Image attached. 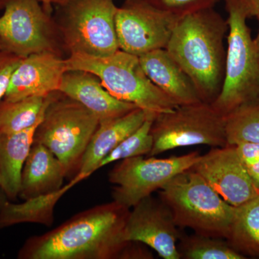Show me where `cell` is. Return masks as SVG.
I'll list each match as a JSON object with an SVG mask.
<instances>
[{"label": "cell", "instance_id": "1", "mask_svg": "<svg viewBox=\"0 0 259 259\" xmlns=\"http://www.w3.org/2000/svg\"><path fill=\"white\" fill-rule=\"evenodd\" d=\"M131 209L112 201L75 214L57 228L30 237L19 259H125Z\"/></svg>", "mask_w": 259, "mask_h": 259}, {"label": "cell", "instance_id": "2", "mask_svg": "<svg viewBox=\"0 0 259 259\" xmlns=\"http://www.w3.org/2000/svg\"><path fill=\"white\" fill-rule=\"evenodd\" d=\"M228 32L227 20L207 8L179 19L166 47L206 103L212 104L222 89Z\"/></svg>", "mask_w": 259, "mask_h": 259}, {"label": "cell", "instance_id": "3", "mask_svg": "<svg viewBox=\"0 0 259 259\" xmlns=\"http://www.w3.org/2000/svg\"><path fill=\"white\" fill-rule=\"evenodd\" d=\"M228 13L226 67L221 93L211 105L226 117L241 107L259 104V44L251 35L247 0H224Z\"/></svg>", "mask_w": 259, "mask_h": 259}, {"label": "cell", "instance_id": "4", "mask_svg": "<svg viewBox=\"0 0 259 259\" xmlns=\"http://www.w3.org/2000/svg\"><path fill=\"white\" fill-rule=\"evenodd\" d=\"M158 196L178 228H190L201 236L228 238L236 207L226 202L192 168L174 177L158 190Z\"/></svg>", "mask_w": 259, "mask_h": 259}, {"label": "cell", "instance_id": "5", "mask_svg": "<svg viewBox=\"0 0 259 259\" xmlns=\"http://www.w3.org/2000/svg\"><path fill=\"white\" fill-rule=\"evenodd\" d=\"M66 61L68 71L96 75L112 96L148 113H166L179 106L148 77L139 56L118 50L106 57L72 54Z\"/></svg>", "mask_w": 259, "mask_h": 259}, {"label": "cell", "instance_id": "6", "mask_svg": "<svg viewBox=\"0 0 259 259\" xmlns=\"http://www.w3.org/2000/svg\"><path fill=\"white\" fill-rule=\"evenodd\" d=\"M56 8L54 21L69 56L106 57L120 50L114 0H70Z\"/></svg>", "mask_w": 259, "mask_h": 259}, {"label": "cell", "instance_id": "7", "mask_svg": "<svg viewBox=\"0 0 259 259\" xmlns=\"http://www.w3.org/2000/svg\"><path fill=\"white\" fill-rule=\"evenodd\" d=\"M99 125L100 120L95 114L79 102L56 92L49 95L33 143L49 148L64 165L67 177L74 173L76 175Z\"/></svg>", "mask_w": 259, "mask_h": 259}, {"label": "cell", "instance_id": "8", "mask_svg": "<svg viewBox=\"0 0 259 259\" xmlns=\"http://www.w3.org/2000/svg\"><path fill=\"white\" fill-rule=\"evenodd\" d=\"M151 132L153 145L148 156L197 145L214 148L228 145L226 117L204 102L180 105L173 111L158 114Z\"/></svg>", "mask_w": 259, "mask_h": 259}, {"label": "cell", "instance_id": "9", "mask_svg": "<svg viewBox=\"0 0 259 259\" xmlns=\"http://www.w3.org/2000/svg\"><path fill=\"white\" fill-rule=\"evenodd\" d=\"M3 51L21 58L40 53L62 56L63 49L54 19L39 0H8L0 17Z\"/></svg>", "mask_w": 259, "mask_h": 259}, {"label": "cell", "instance_id": "10", "mask_svg": "<svg viewBox=\"0 0 259 259\" xmlns=\"http://www.w3.org/2000/svg\"><path fill=\"white\" fill-rule=\"evenodd\" d=\"M198 151L166 158L136 156L119 161L108 175L114 202L131 209L199 161Z\"/></svg>", "mask_w": 259, "mask_h": 259}, {"label": "cell", "instance_id": "11", "mask_svg": "<svg viewBox=\"0 0 259 259\" xmlns=\"http://www.w3.org/2000/svg\"><path fill=\"white\" fill-rule=\"evenodd\" d=\"M148 0H125L115 17L120 50L136 56L166 49L179 19Z\"/></svg>", "mask_w": 259, "mask_h": 259}, {"label": "cell", "instance_id": "12", "mask_svg": "<svg viewBox=\"0 0 259 259\" xmlns=\"http://www.w3.org/2000/svg\"><path fill=\"white\" fill-rule=\"evenodd\" d=\"M178 227L170 209L160 198L145 197L130 210L125 228L127 241L147 245L164 259H180Z\"/></svg>", "mask_w": 259, "mask_h": 259}, {"label": "cell", "instance_id": "13", "mask_svg": "<svg viewBox=\"0 0 259 259\" xmlns=\"http://www.w3.org/2000/svg\"><path fill=\"white\" fill-rule=\"evenodd\" d=\"M191 168L233 207H239L259 195L235 146L212 148Z\"/></svg>", "mask_w": 259, "mask_h": 259}, {"label": "cell", "instance_id": "14", "mask_svg": "<svg viewBox=\"0 0 259 259\" xmlns=\"http://www.w3.org/2000/svg\"><path fill=\"white\" fill-rule=\"evenodd\" d=\"M67 71L66 59L53 53L23 58L12 74L4 99L15 101L30 97H47L59 92Z\"/></svg>", "mask_w": 259, "mask_h": 259}, {"label": "cell", "instance_id": "15", "mask_svg": "<svg viewBox=\"0 0 259 259\" xmlns=\"http://www.w3.org/2000/svg\"><path fill=\"white\" fill-rule=\"evenodd\" d=\"M59 92L79 102L98 117L100 122L117 118L138 108L112 96L96 75L83 71L65 73Z\"/></svg>", "mask_w": 259, "mask_h": 259}, {"label": "cell", "instance_id": "16", "mask_svg": "<svg viewBox=\"0 0 259 259\" xmlns=\"http://www.w3.org/2000/svg\"><path fill=\"white\" fill-rule=\"evenodd\" d=\"M156 115L136 108L117 118L100 122L83 154L79 171L74 178L81 182L91 176L114 148L139 129L146 119Z\"/></svg>", "mask_w": 259, "mask_h": 259}, {"label": "cell", "instance_id": "17", "mask_svg": "<svg viewBox=\"0 0 259 259\" xmlns=\"http://www.w3.org/2000/svg\"><path fill=\"white\" fill-rule=\"evenodd\" d=\"M139 58L148 77L177 105L202 102L192 80L166 49L150 51Z\"/></svg>", "mask_w": 259, "mask_h": 259}, {"label": "cell", "instance_id": "18", "mask_svg": "<svg viewBox=\"0 0 259 259\" xmlns=\"http://www.w3.org/2000/svg\"><path fill=\"white\" fill-rule=\"evenodd\" d=\"M66 177L60 160L44 145L33 143L22 171L19 197L26 200L54 193L64 187Z\"/></svg>", "mask_w": 259, "mask_h": 259}, {"label": "cell", "instance_id": "19", "mask_svg": "<svg viewBox=\"0 0 259 259\" xmlns=\"http://www.w3.org/2000/svg\"><path fill=\"white\" fill-rule=\"evenodd\" d=\"M42 120L20 132L0 133V186L10 201H15L19 197L23 166Z\"/></svg>", "mask_w": 259, "mask_h": 259}, {"label": "cell", "instance_id": "20", "mask_svg": "<svg viewBox=\"0 0 259 259\" xmlns=\"http://www.w3.org/2000/svg\"><path fill=\"white\" fill-rule=\"evenodd\" d=\"M78 183L77 180L73 179L54 193L26 199L20 204L9 201L0 210V230L25 223L52 226L56 204L67 191Z\"/></svg>", "mask_w": 259, "mask_h": 259}, {"label": "cell", "instance_id": "21", "mask_svg": "<svg viewBox=\"0 0 259 259\" xmlns=\"http://www.w3.org/2000/svg\"><path fill=\"white\" fill-rule=\"evenodd\" d=\"M226 241L246 258H259V195L236 207Z\"/></svg>", "mask_w": 259, "mask_h": 259}, {"label": "cell", "instance_id": "22", "mask_svg": "<svg viewBox=\"0 0 259 259\" xmlns=\"http://www.w3.org/2000/svg\"><path fill=\"white\" fill-rule=\"evenodd\" d=\"M49 96L30 97L0 102V133L14 134L29 128L42 120Z\"/></svg>", "mask_w": 259, "mask_h": 259}, {"label": "cell", "instance_id": "23", "mask_svg": "<svg viewBox=\"0 0 259 259\" xmlns=\"http://www.w3.org/2000/svg\"><path fill=\"white\" fill-rule=\"evenodd\" d=\"M178 246L181 258L185 259H245L223 238L201 236H181Z\"/></svg>", "mask_w": 259, "mask_h": 259}, {"label": "cell", "instance_id": "24", "mask_svg": "<svg viewBox=\"0 0 259 259\" xmlns=\"http://www.w3.org/2000/svg\"><path fill=\"white\" fill-rule=\"evenodd\" d=\"M227 144H259V104L248 105L226 116Z\"/></svg>", "mask_w": 259, "mask_h": 259}, {"label": "cell", "instance_id": "25", "mask_svg": "<svg viewBox=\"0 0 259 259\" xmlns=\"http://www.w3.org/2000/svg\"><path fill=\"white\" fill-rule=\"evenodd\" d=\"M156 116L148 117L143 125L127 136L118 146L100 162L97 170L113 162L125 158L144 156L150 154L152 150L153 139L151 134L153 121Z\"/></svg>", "mask_w": 259, "mask_h": 259}, {"label": "cell", "instance_id": "26", "mask_svg": "<svg viewBox=\"0 0 259 259\" xmlns=\"http://www.w3.org/2000/svg\"><path fill=\"white\" fill-rule=\"evenodd\" d=\"M158 8L182 18L199 10L214 8L221 0H148Z\"/></svg>", "mask_w": 259, "mask_h": 259}, {"label": "cell", "instance_id": "27", "mask_svg": "<svg viewBox=\"0 0 259 259\" xmlns=\"http://www.w3.org/2000/svg\"><path fill=\"white\" fill-rule=\"evenodd\" d=\"M23 58L8 51L0 52V102L4 99L12 74Z\"/></svg>", "mask_w": 259, "mask_h": 259}, {"label": "cell", "instance_id": "28", "mask_svg": "<svg viewBox=\"0 0 259 259\" xmlns=\"http://www.w3.org/2000/svg\"><path fill=\"white\" fill-rule=\"evenodd\" d=\"M234 146L243 164H248L259 159V144L239 143Z\"/></svg>", "mask_w": 259, "mask_h": 259}, {"label": "cell", "instance_id": "29", "mask_svg": "<svg viewBox=\"0 0 259 259\" xmlns=\"http://www.w3.org/2000/svg\"><path fill=\"white\" fill-rule=\"evenodd\" d=\"M253 185L259 191V159L252 163L244 165Z\"/></svg>", "mask_w": 259, "mask_h": 259}, {"label": "cell", "instance_id": "30", "mask_svg": "<svg viewBox=\"0 0 259 259\" xmlns=\"http://www.w3.org/2000/svg\"><path fill=\"white\" fill-rule=\"evenodd\" d=\"M41 3L42 8L45 10L48 14L52 15L53 12H54V8H53L52 0H39Z\"/></svg>", "mask_w": 259, "mask_h": 259}, {"label": "cell", "instance_id": "31", "mask_svg": "<svg viewBox=\"0 0 259 259\" xmlns=\"http://www.w3.org/2000/svg\"><path fill=\"white\" fill-rule=\"evenodd\" d=\"M9 201V199L7 197L5 191L3 190V189L0 186V210L4 207L5 204L8 203Z\"/></svg>", "mask_w": 259, "mask_h": 259}, {"label": "cell", "instance_id": "32", "mask_svg": "<svg viewBox=\"0 0 259 259\" xmlns=\"http://www.w3.org/2000/svg\"><path fill=\"white\" fill-rule=\"evenodd\" d=\"M248 3H249L250 9L252 11L254 10H259V0H247Z\"/></svg>", "mask_w": 259, "mask_h": 259}, {"label": "cell", "instance_id": "33", "mask_svg": "<svg viewBox=\"0 0 259 259\" xmlns=\"http://www.w3.org/2000/svg\"><path fill=\"white\" fill-rule=\"evenodd\" d=\"M252 17H255L258 22V34H257V36L255 38V41L257 42V44H259V10H253V11H252Z\"/></svg>", "mask_w": 259, "mask_h": 259}, {"label": "cell", "instance_id": "34", "mask_svg": "<svg viewBox=\"0 0 259 259\" xmlns=\"http://www.w3.org/2000/svg\"><path fill=\"white\" fill-rule=\"evenodd\" d=\"M70 1V0H52L53 5L58 6V5H62L66 4V3Z\"/></svg>", "mask_w": 259, "mask_h": 259}, {"label": "cell", "instance_id": "35", "mask_svg": "<svg viewBox=\"0 0 259 259\" xmlns=\"http://www.w3.org/2000/svg\"><path fill=\"white\" fill-rule=\"evenodd\" d=\"M8 0H0V10L5 9V5Z\"/></svg>", "mask_w": 259, "mask_h": 259}, {"label": "cell", "instance_id": "36", "mask_svg": "<svg viewBox=\"0 0 259 259\" xmlns=\"http://www.w3.org/2000/svg\"><path fill=\"white\" fill-rule=\"evenodd\" d=\"M1 51H3V48H2L1 44H0V52H1Z\"/></svg>", "mask_w": 259, "mask_h": 259}]
</instances>
